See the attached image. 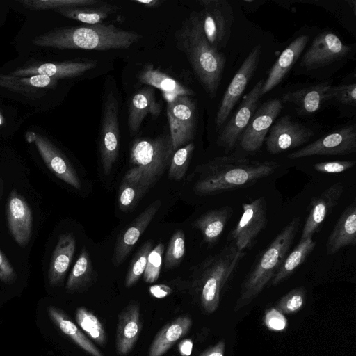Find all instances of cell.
<instances>
[{
  "label": "cell",
  "mask_w": 356,
  "mask_h": 356,
  "mask_svg": "<svg viewBox=\"0 0 356 356\" xmlns=\"http://www.w3.org/2000/svg\"><path fill=\"white\" fill-rule=\"evenodd\" d=\"M305 299V289L303 287H297L280 300L276 309L282 313L292 314L302 308Z\"/></svg>",
  "instance_id": "obj_43"
},
{
  "label": "cell",
  "mask_w": 356,
  "mask_h": 356,
  "mask_svg": "<svg viewBox=\"0 0 356 356\" xmlns=\"http://www.w3.org/2000/svg\"><path fill=\"white\" fill-rule=\"evenodd\" d=\"M99 134L102 168L104 174L108 175L117 160L120 147L118 102L113 92L108 93L104 102Z\"/></svg>",
  "instance_id": "obj_9"
},
{
  "label": "cell",
  "mask_w": 356,
  "mask_h": 356,
  "mask_svg": "<svg viewBox=\"0 0 356 356\" xmlns=\"http://www.w3.org/2000/svg\"><path fill=\"white\" fill-rule=\"evenodd\" d=\"M313 135L312 130L284 115L270 127L265 139L266 149L271 154H280L306 143Z\"/></svg>",
  "instance_id": "obj_16"
},
{
  "label": "cell",
  "mask_w": 356,
  "mask_h": 356,
  "mask_svg": "<svg viewBox=\"0 0 356 356\" xmlns=\"http://www.w3.org/2000/svg\"><path fill=\"white\" fill-rule=\"evenodd\" d=\"M300 225V220L293 218L264 252L241 285L235 311L250 304L271 281L288 254Z\"/></svg>",
  "instance_id": "obj_5"
},
{
  "label": "cell",
  "mask_w": 356,
  "mask_h": 356,
  "mask_svg": "<svg viewBox=\"0 0 356 356\" xmlns=\"http://www.w3.org/2000/svg\"><path fill=\"white\" fill-rule=\"evenodd\" d=\"M356 244V206L355 202L341 213L326 242L328 255L341 248Z\"/></svg>",
  "instance_id": "obj_26"
},
{
  "label": "cell",
  "mask_w": 356,
  "mask_h": 356,
  "mask_svg": "<svg viewBox=\"0 0 356 356\" xmlns=\"http://www.w3.org/2000/svg\"><path fill=\"white\" fill-rule=\"evenodd\" d=\"M150 294L156 298H163L172 293V289L165 284H156L149 288Z\"/></svg>",
  "instance_id": "obj_48"
},
{
  "label": "cell",
  "mask_w": 356,
  "mask_h": 356,
  "mask_svg": "<svg viewBox=\"0 0 356 356\" xmlns=\"http://www.w3.org/2000/svg\"><path fill=\"white\" fill-rule=\"evenodd\" d=\"M232 213V209L228 206L210 210L199 217L193 225L201 232L203 241L212 245L223 233Z\"/></svg>",
  "instance_id": "obj_30"
},
{
  "label": "cell",
  "mask_w": 356,
  "mask_h": 356,
  "mask_svg": "<svg viewBox=\"0 0 356 356\" xmlns=\"http://www.w3.org/2000/svg\"><path fill=\"white\" fill-rule=\"evenodd\" d=\"M152 248L153 243L149 240L145 241L135 254L124 279V286L127 288L134 285L143 275L149 254Z\"/></svg>",
  "instance_id": "obj_37"
},
{
  "label": "cell",
  "mask_w": 356,
  "mask_h": 356,
  "mask_svg": "<svg viewBox=\"0 0 356 356\" xmlns=\"http://www.w3.org/2000/svg\"><path fill=\"white\" fill-rule=\"evenodd\" d=\"M343 191L342 184L336 182L312 200L302 229L301 239L312 238L314 234L320 231L325 218L337 205Z\"/></svg>",
  "instance_id": "obj_18"
},
{
  "label": "cell",
  "mask_w": 356,
  "mask_h": 356,
  "mask_svg": "<svg viewBox=\"0 0 356 356\" xmlns=\"http://www.w3.org/2000/svg\"><path fill=\"white\" fill-rule=\"evenodd\" d=\"M75 249L76 240L72 233H65L59 236L48 270V280L51 286H56L64 280Z\"/></svg>",
  "instance_id": "obj_27"
},
{
  "label": "cell",
  "mask_w": 356,
  "mask_h": 356,
  "mask_svg": "<svg viewBox=\"0 0 356 356\" xmlns=\"http://www.w3.org/2000/svg\"><path fill=\"white\" fill-rule=\"evenodd\" d=\"M261 53L258 44L248 54L227 87L215 118L216 131L225 123L257 70Z\"/></svg>",
  "instance_id": "obj_12"
},
{
  "label": "cell",
  "mask_w": 356,
  "mask_h": 356,
  "mask_svg": "<svg viewBox=\"0 0 356 356\" xmlns=\"http://www.w3.org/2000/svg\"><path fill=\"white\" fill-rule=\"evenodd\" d=\"M264 80H259L243 98L237 111L225 125L219 134L217 143L225 148L232 149L236 144L243 131L257 111L259 103Z\"/></svg>",
  "instance_id": "obj_14"
},
{
  "label": "cell",
  "mask_w": 356,
  "mask_h": 356,
  "mask_svg": "<svg viewBox=\"0 0 356 356\" xmlns=\"http://www.w3.org/2000/svg\"><path fill=\"white\" fill-rule=\"evenodd\" d=\"M331 86L330 81L318 83L284 94L282 101L293 104L299 115H309L318 111L325 102H328Z\"/></svg>",
  "instance_id": "obj_22"
},
{
  "label": "cell",
  "mask_w": 356,
  "mask_h": 356,
  "mask_svg": "<svg viewBox=\"0 0 356 356\" xmlns=\"http://www.w3.org/2000/svg\"><path fill=\"white\" fill-rule=\"evenodd\" d=\"M24 7L33 10L60 9L67 7L90 6L100 4L97 0H22Z\"/></svg>",
  "instance_id": "obj_39"
},
{
  "label": "cell",
  "mask_w": 356,
  "mask_h": 356,
  "mask_svg": "<svg viewBox=\"0 0 356 356\" xmlns=\"http://www.w3.org/2000/svg\"><path fill=\"white\" fill-rule=\"evenodd\" d=\"M245 254V250H238L232 243L200 265L196 284L204 312L211 314L217 309L222 289Z\"/></svg>",
  "instance_id": "obj_6"
},
{
  "label": "cell",
  "mask_w": 356,
  "mask_h": 356,
  "mask_svg": "<svg viewBox=\"0 0 356 356\" xmlns=\"http://www.w3.org/2000/svg\"><path fill=\"white\" fill-rule=\"evenodd\" d=\"M356 151L355 124L345 126L289 154L291 159L315 155H345Z\"/></svg>",
  "instance_id": "obj_13"
},
{
  "label": "cell",
  "mask_w": 356,
  "mask_h": 356,
  "mask_svg": "<svg viewBox=\"0 0 356 356\" xmlns=\"http://www.w3.org/2000/svg\"><path fill=\"white\" fill-rule=\"evenodd\" d=\"M174 153L169 134L154 138H137L131 144L130 168L123 178L136 183L142 197L162 177Z\"/></svg>",
  "instance_id": "obj_4"
},
{
  "label": "cell",
  "mask_w": 356,
  "mask_h": 356,
  "mask_svg": "<svg viewBox=\"0 0 356 356\" xmlns=\"http://www.w3.org/2000/svg\"><path fill=\"white\" fill-rule=\"evenodd\" d=\"M308 41L309 36L307 35H300L293 40L282 52L276 63L273 65L267 79L262 86L261 96L273 90L282 81L286 74L296 63Z\"/></svg>",
  "instance_id": "obj_25"
},
{
  "label": "cell",
  "mask_w": 356,
  "mask_h": 356,
  "mask_svg": "<svg viewBox=\"0 0 356 356\" xmlns=\"http://www.w3.org/2000/svg\"><path fill=\"white\" fill-rule=\"evenodd\" d=\"M195 145L193 142L179 148L171 159L168 177L175 181L181 180L186 175L191 162Z\"/></svg>",
  "instance_id": "obj_38"
},
{
  "label": "cell",
  "mask_w": 356,
  "mask_h": 356,
  "mask_svg": "<svg viewBox=\"0 0 356 356\" xmlns=\"http://www.w3.org/2000/svg\"><path fill=\"white\" fill-rule=\"evenodd\" d=\"M94 268L88 250L83 247L66 282L65 289L70 292L80 291L92 280Z\"/></svg>",
  "instance_id": "obj_35"
},
{
  "label": "cell",
  "mask_w": 356,
  "mask_h": 356,
  "mask_svg": "<svg viewBox=\"0 0 356 356\" xmlns=\"http://www.w3.org/2000/svg\"><path fill=\"white\" fill-rule=\"evenodd\" d=\"M193 341L190 339L182 340L178 345V349L181 356H190L193 350Z\"/></svg>",
  "instance_id": "obj_50"
},
{
  "label": "cell",
  "mask_w": 356,
  "mask_h": 356,
  "mask_svg": "<svg viewBox=\"0 0 356 356\" xmlns=\"http://www.w3.org/2000/svg\"><path fill=\"white\" fill-rule=\"evenodd\" d=\"M279 167L275 161L218 156L197 167L198 179L193 185V191L198 195L207 196L247 188L271 175Z\"/></svg>",
  "instance_id": "obj_1"
},
{
  "label": "cell",
  "mask_w": 356,
  "mask_h": 356,
  "mask_svg": "<svg viewBox=\"0 0 356 356\" xmlns=\"http://www.w3.org/2000/svg\"><path fill=\"white\" fill-rule=\"evenodd\" d=\"M47 312L52 322L77 346L92 356H104L62 309L49 306Z\"/></svg>",
  "instance_id": "obj_31"
},
{
  "label": "cell",
  "mask_w": 356,
  "mask_h": 356,
  "mask_svg": "<svg viewBox=\"0 0 356 356\" xmlns=\"http://www.w3.org/2000/svg\"><path fill=\"white\" fill-rule=\"evenodd\" d=\"M164 245L159 243L150 251L147 266L143 275L145 282L154 283L159 279L164 255Z\"/></svg>",
  "instance_id": "obj_42"
},
{
  "label": "cell",
  "mask_w": 356,
  "mask_h": 356,
  "mask_svg": "<svg viewBox=\"0 0 356 356\" xmlns=\"http://www.w3.org/2000/svg\"><path fill=\"white\" fill-rule=\"evenodd\" d=\"M95 62L45 63L19 68L10 72L13 76L24 77L33 75H45L58 79L73 78L94 68Z\"/></svg>",
  "instance_id": "obj_24"
},
{
  "label": "cell",
  "mask_w": 356,
  "mask_h": 356,
  "mask_svg": "<svg viewBox=\"0 0 356 356\" xmlns=\"http://www.w3.org/2000/svg\"><path fill=\"white\" fill-rule=\"evenodd\" d=\"M282 108L280 99H272L265 102L255 111L239 138L245 151L254 152L260 149Z\"/></svg>",
  "instance_id": "obj_15"
},
{
  "label": "cell",
  "mask_w": 356,
  "mask_h": 356,
  "mask_svg": "<svg viewBox=\"0 0 356 356\" xmlns=\"http://www.w3.org/2000/svg\"><path fill=\"white\" fill-rule=\"evenodd\" d=\"M264 323L270 330L281 331L286 328L287 321L282 313L276 308L268 310L264 316Z\"/></svg>",
  "instance_id": "obj_46"
},
{
  "label": "cell",
  "mask_w": 356,
  "mask_h": 356,
  "mask_svg": "<svg viewBox=\"0 0 356 356\" xmlns=\"http://www.w3.org/2000/svg\"><path fill=\"white\" fill-rule=\"evenodd\" d=\"M185 235L182 230L176 231L172 236L165 255L164 264L168 269L177 267L185 254Z\"/></svg>",
  "instance_id": "obj_40"
},
{
  "label": "cell",
  "mask_w": 356,
  "mask_h": 356,
  "mask_svg": "<svg viewBox=\"0 0 356 356\" xmlns=\"http://www.w3.org/2000/svg\"><path fill=\"white\" fill-rule=\"evenodd\" d=\"M15 278L16 273L13 265L0 250V281L11 284Z\"/></svg>",
  "instance_id": "obj_47"
},
{
  "label": "cell",
  "mask_w": 356,
  "mask_h": 356,
  "mask_svg": "<svg viewBox=\"0 0 356 356\" xmlns=\"http://www.w3.org/2000/svg\"><path fill=\"white\" fill-rule=\"evenodd\" d=\"M77 324L81 330L100 346L106 343V334L99 318L85 307L77 308L75 314Z\"/></svg>",
  "instance_id": "obj_36"
},
{
  "label": "cell",
  "mask_w": 356,
  "mask_h": 356,
  "mask_svg": "<svg viewBox=\"0 0 356 356\" xmlns=\"http://www.w3.org/2000/svg\"><path fill=\"white\" fill-rule=\"evenodd\" d=\"M198 12L202 29L210 45L216 50L224 49L229 40L234 22V10L226 0H202Z\"/></svg>",
  "instance_id": "obj_7"
},
{
  "label": "cell",
  "mask_w": 356,
  "mask_h": 356,
  "mask_svg": "<svg viewBox=\"0 0 356 356\" xmlns=\"http://www.w3.org/2000/svg\"><path fill=\"white\" fill-rule=\"evenodd\" d=\"M142 197L138 186L134 181L123 178L118 193V205L122 211H130Z\"/></svg>",
  "instance_id": "obj_41"
},
{
  "label": "cell",
  "mask_w": 356,
  "mask_h": 356,
  "mask_svg": "<svg viewBox=\"0 0 356 356\" xmlns=\"http://www.w3.org/2000/svg\"><path fill=\"white\" fill-rule=\"evenodd\" d=\"M140 307L131 302L118 314L115 346L120 355L128 354L135 346L142 330Z\"/></svg>",
  "instance_id": "obj_21"
},
{
  "label": "cell",
  "mask_w": 356,
  "mask_h": 356,
  "mask_svg": "<svg viewBox=\"0 0 356 356\" xmlns=\"http://www.w3.org/2000/svg\"><path fill=\"white\" fill-rule=\"evenodd\" d=\"M141 35L113 24L67 26L53 29L36 36V46L58 49L108 51L127 49L138 42Z\"/></svg>",
  "instance_id": "obj_3"
},
{
  "label": "cell",
  "mask_w": 356,
  "mask_h": 356,
  "mask_svg": "<svg viewBox=\"0 0 356 356\" xmlns=\"http://www.w3.org/2000/svg\"><path fill=\"white\" fill-rule=\"evenodd\" d=\"M335 100L341 104L356 106V83L349 82L331 86L328 92V101Z\"/></svg>",
  "instance_id": "obj_44"
},
{
  "label": "cell",
  "mask_w": 356,
  "mask_h": 356,
  "mask_svg": "<svg viewBox=\"0 0 356 356\" xmlns=\"http://www.w3.org/2000/svg\"><path fill=\"white\" fill-rule=\"evenodd\" d=\"M356 163L353 161H334L317 163L314 168L320 172L323 173H340L352 168Z\"/></svg>",
  "instance_id": "obj_45"
},
{
  "label": "cell",
  "mask_w": 356,
  "mask_h": 356,
  "mask_svg": "<svg viewBox=\"0 0 356 356\" xmlns=\"http://www.w3.org/2000/svg\"><path fill=\"white\" fill-rule=\"evenodd\" d=\"M6 215L8 228L15 241L19 245H25L31 236L33 216L26 201L16 191L10 193Z\"/></svg>",
  "instance_id": "obj_20"
},
{
  "label": "cell",
  "mask_w": 356,
  "mask_h": 356,
  "mask_svg": "<svg viewBox=\"0 0 356 356\" xmlns=\"http://www.w3.org/2000/svg\"><path fill=\"white\" fill-rule=\"evenodd\" d=\"M138 80L154 88L160 90L169 100L180 95L191 96L194 92L184 86L175 79L155 68L152 65H146L138 74Z\"/></svg>",
  "instance_id": "obj_28"
},
{
  "label": "cell",
  "mask_w": 356,
  "mask_h": 356,
  "mask_svg": "<svg viewBox=\"0 0 356 356\" xmlns=\"http://www.w3.org/2000/svg\"><path fill=\"white\" fill-rule=\"evenodd\" d=\"M316 243L312 238L300 239L293 250L286 256L282 265L270 281V285L277 286L287 280L307 259L314 250Z\"/></svg>",
  "instance_id": "obj_32"
},
{
  "label": "cell",
  "mask_w": 356,
  "mask_h": 356,
  "mask_svg": "<svg viewBox=\"0 0 356 356\" xmlns=\"http://www.w3.org/2000/svg\"><path fill=\"white\" fill-rule=\"evenodd\" d=\"M225 346V341L221 340L215 346L207 349L200 356H224Z\"/></svg>",
  "instance_id": "obj_49"
},
{
  "label": "cell",
  "mask_w": 356,
  "mask_h": 356,
  "mask_svg": "<svg viewBox=\"0 0 356 356\" xmlns=\"http://www.w3.org/2000/svg\"><path fill=\"white\" fill-rule=\"evenodd\" d=\"M351 47L334 33L324 31L313 40L302 57L300 65L307 70H316L345 59Z\"/></svg>",
  "instance_id": "obj_11"
},
{
  "label": "cell",
  "mask_w": 356,
  "mask_h": 356,
  "mask_svg": "<svg viewBox=\"0 0 356 356\" xmlns=\"http://www.w3.org/2000/svg\"><path fill=\"white\" fill-rule=\"evenodd\" d=\"M57 79L45 75L18 77L0 73V86L21 93H33L38 88H52Z\"/></svg>",
  "instance_id": "obj_34"
},
{
  "label": "cell",
  "mask_w": 356,
  "mask_h": 356,
  "mask_svg": "<svg viewBox=\"0 0 356 356\" xmlns=\"http://www.w3.org/2000/svg\"><path fill=\"white\" fill-rule=\"evenodd\" d=\"M161 202V200L159 199L151 203L119 235L111 258L113 266H118L121 264L129 255L159 210Z\"/></svg>",
  "instance_id": "obj_19"
},
{
  "label": "cell",
  "mask_w": 356,
  "mask_h": 356,
  "mask_svg": "<svg viewBox=\"0 0 356 356\" xmlns=\"http://www.w3.org/2000/svg\"><path fill=\"white\" fill-rule=\"evenodd\" d=\"M131 1L146 8H156L163 3L161 0H131Z\"/></svg>",
  "instance_id": "obj_51"
},
{
  "label": "cell",
  "mask_w": 356,
  "mask_h": 356,
  "mask_svg": "<svg viewBox=\"0 0 356 356\" xmlns=\"http://www.w3.org/2000/svg\"><path fill=\"white\" fill-rule=\"evenodd\" d=\"M166 113L175 152L193 140L197 126L195 102L190 96H177L167 100Z\"/></svg>",
  "instance_id": "obj_8"
},
{
  "label": "cell",
  "mask_w": 356,
  "mask_h": 356,
  "mask_svg": "<svg viewBox=\"0 0 356 356\" xmlns=\"http://www.w3.org/2000/svg\"><path fill=\"white\" fill-rule=\"evenodd\" d=\"M5 122L4 118L0 111V126L3 125Z\"/></svg>",
  "instance_id": "obj_52"
},
{
  "label": "cell",
  "mask_w": 356,
  "mask_h": 356,
  "mask_svg": "<svg viewBox=\"0 0 356 356\" xmlns=\"http://www.w3.org/2000/svg\"><path fill=\"white\" fill-rule=\"evenodd\" d=\"M161 111V105L156 101L155 88L147 86L137 90L130 99L128 107V127L131 134L138 132L147 115L156 118Z\"/></svg>",
  "instance_id": "obj_23"
},
{
  "label": "cell",
  "mask_w": 356,
  "mask_h": 356,
  "mask_svg": "<svg viewBox=\"0 0 356 356\" xmlns=\"http://www.w3.org/2000/svg\"><path fill=\"white\" fill-rule=\"evenodd\" d=\"M267 222L266 203L260 197L243 204L242 216L227 239L233 241L240 250H250Z\"/></svg>",
  "instance_id": "obj_10"
},
{
  "label": "cell",
  "mask_w": 356,
  "mask_h": 356,
  "mask_svg": "<svg viewBox=\"0 0 356 356\" xmlns=\"http://www.w3.org/2000/svg\"><path fill=\"white\" fill-rule=\"evenodd\" d=\"M26 138L35 144L46 165L57 177L76 189L81 188V182L70 162L47 137L29 131Z\"/></svg>",
  "instance_id": "obj_17"
},
{
  "label": "cell",
  "mask_w": 356,
  "mask_h": 356,
  "mask_svg": "<svg viewBox=\"0 0 356 356\" xmlns=\"http://www.w3.org/2000/svg\"><path fill=\"white\" fill-rule=\"evenodd\" d=\"M192 325L188 316H181L166 324L155 336L148 356H162L177 341L185 336Z\"/></svg>",
  "instance_id": "obj_29"
},
{
  "label": "cell",
  "mask_w": 356,
  "mask_h": 356,
  "mask_svg": "<svg viewBox=\"0 0 356 356\" xmlns=\"http://www.w3.org/2000/svg\"><path fill=\"white\" fill-rule=\"evenodd\" d=\"M56 13L69 19H72L88 25L102 24L112 13L115 12L114 7L106 3H102L97 6L67 7L57 9Z\"/></svg>",
  "instance_id": "obj_33"
},
{
  "label": "cell",
  "mask_w": 356,
  "mask_h": 356,
  "mask_svg": "<svg viewBox=\"0 0 356 356\" xmlns=\"http://www.w3.org/2000/svg\"><path fill=\"white\" fill-rule=\"evenodd\" d=\"M175 39L202 88L211 97H215L223 74L225 57L209 43L198 12L190 13L175 31Z\"/></svg>",
  "instance_id": "obj_2"
}]
</instances>
